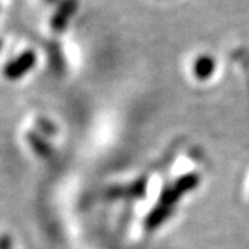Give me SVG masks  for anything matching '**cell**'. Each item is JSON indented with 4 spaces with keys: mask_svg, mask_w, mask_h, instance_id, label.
<instances>
[{
    "mask_svg": "<svg viewBox=\"0 0 249 249\" xmlns=\"http://www.w3.org/2000/svg\"><path fill=\"white\" fill-rule=\"evenodd\" d=\"M36 53L34 50H25L18 57L10 60L3 68V76L9 80H17L27 75L36 64Z\"/></svg>",
    "mask_w": 249,
    "mask_h": 249,
    "instance_id": "6da1fadb",
    "label": "cell"
},
{
    "mask_svg": "<svg viewBox=\"0 0 249 249\" xmlns=\"http://www.w3.org/2000/svg\"><path fill=\"white\" fill-rule=\"evenodd\" d=\"M79 6V0H61L50 19V27L55 34L64 32Z\"/></svg>",
    "mask_w": 249,
    "mask_h": 249,
    "instance_id": "7a4b0ae2",
    "label": "cell"
},
{
    "mask_svg": "<svg viewBox=\"0 0 249 249\" xmlns=\"http://www.w3.org/2000/svg\"><path fill=\"white\" fill-rule=\"evenodd\" d=\"M25 137H27V142L29 144L31 150L39 158L49 160L53 155V147H52V144L47 142V139H46L45 136H42L37 130H29L25 134Z\"/></svg>",
    "mask_w": 249,
    "mask_h": 249,
    "instance_id": "3957f363",
    "label": "cell"
},
{
    "mask_svg": "<svg viewBox=\"0 0 249 249\" xmlns=\"http://www.w3.org/2000/svg\"><path fill=\"white\" fill-rule=\"evenodd\" d=\"M46 53L49 60V67L55 75H61L65 71V58L61 45L57 40H50L46 46Z\"/></svg>",
    "mask_w": 249,
    "mask_h": 249,
    "instance_id": "277c9868",
    "label": "cell"
},
{
    "mask_svg": "<svg viewBox=\"0 0 249 249\" xmlns=\"http://www.w3.org/2000/svg\"><path fill=\"white\" fill-rule=\"evenodd\" d=\"M35 126L36 130L42 134V136H45V137H50V136H54V134L57 133L55 124H54L49 118H46V116L43 115H39L36 118Z\"/></svg>",
    "mask_w": 249,
    "mask_h": 249,
    "instance_id": "5b68a950",
    "label": "cell"
},
{
    "mask_svg": "<svg viewBox=\"0 0 249 249\" xmlns=\"http://www.w3.org/2000/svg\"><path fill=\"white\" fill-rule=\"evenodd\" d=\"M0 249H13V240L9 234L0 235Z\"/></svg>",
    "mask_w": 249,
    "mask_h": 249,
    "instance_id": "8992f818",
    "label": "cell"
},
{
    "mask_svg": "<svg viewBox=\"0 0 249 249\" xmlns=\"http://www.w3.org/2000/svg\"><path fill=\"white\" fill-rule=\"evenodd\" d=\"M46 1H47V3H55L57 0H46Z\"/></svg>",
    "mask_w": 249,
    "mask_h": 249,
    "instance_id": "52a82bcc",
    "label": "cell"
},
{
    "mask_svg": "<svg viewBox=\"0 0 249 249\" xmlns=\"http://www.w3.org/2000/svg\"><path fill=\"white\" fill-rule=\"evenodd\" d=\"M1 47H3V42H1V39H0V50H1Z\"/></svg>",
    "mask_w": 249,
    "mask_h": 249,
    "instance_id": "ba28073f",
    "label": "cell"
}]
</instances>
